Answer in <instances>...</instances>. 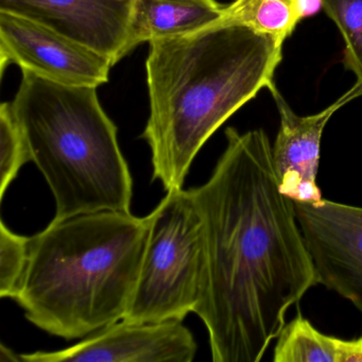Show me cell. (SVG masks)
<instances>
[{
	"label": "cell",
	"mask_w": 362,
	"mask_h": 362,
	"mask_svg": "<svg viewBox=\"0 0 362 362\" xmlns=\"http://www.w3.org/2000/svg\"><path fill=\"white\" fill-rule=\"evenodd\" d=\"M206 183L189 192L204 224L206 276L197 315L214 362H258L317 271L294 202L279 189L262 129H226Z\"/></svg>",
	"instance_id": "obj_1"
},
{
	"label": "cell",
	"mask_w": 362,
	"mask_h": 362,
	"mask_svg": "<svg viewBox=\"0 0 362 362\" xmlns=\"http://www.w3.org/2000/svg\"><path fill=\"white\" fill-rule=\"evenodd\" d=\"M146 69L150 114L143 139L152 179L182 189L209 137L273 82L281 46L238 25H213L150 42Z\"/></svg>",
	"instance_id": "obj_2"
},
{
	"label": "cell",
	"mask_w": 362,
	"mask_h": 362,
	"mask_svg": "<svg viewBox=\"0 0 362 362\" xmlns=\"http://www.w3.org/2000/svg\"><path fill=\"white\" fill-rule=\"evenodd\" d=\"M149 226L131 211L52 220L30 237L28 268L14 300L40 329L86 338L124 319L132 300Z\"/></svg>",
	"instance_id": "obj_3"
},
{
	"label": "cell",
	"mask_w": 362,
	"mask_h": 362,
	"mask_svg": "<svg viewBox=\"0 0 362 362\" xmlns=\"http://www.w3.org/2000/svg\"><path fill=\"white\" fill-rule=\"evenodd\" d=\"M12 109L54 201V220L130 211L133 179L117 127L90 86H67L22 71Z\"/></svg>",
	"instance_id": "obj_4"
},
{
	"label": "cell",
	"mask_w": 362,
	"mask_h": 362,
	"mask_svg": "<svg viewBox=\"0 0 362 362\" xmlns=\"http://www.w3.org/2000/svg\"><path fill=\"white\" fill-rule=\"evenodd\" d=\"M149 234L130 323L182 321L196 313L206 276L204 224L189 189L167 192L147 216Z\"/></svg>",
	"instance_id": "obj_5"
},
{
	"label": "cell",
	"mask_w": 362,
	"mask_h": 362,
	"mask_svg": "<svg viewBox=\"0 0 362 362\" xmlns=\"http://www.w3.org/2000/svg\"><path fill=\"white\" fill-rule=\"evenodd\" d=\"M1 69L18 64L58 83L98 88L114 66L107 57L26 16L0 10Z\"/></svg>",
	"instance_id": "obj_6"
},
{
	"label": "cell",
	"mask_w": 362,
	"mask_h": 362,
	"mask_svg": "<svg viewBox=\"0 0 362 362\" xmlns=\"http://www.w3.org/2000/svg\"><path fill=\"white\" fill-rule=\"evenodd\" d=\"M294 206L317 284L346 298L362 315V207L323 199Z\"/></svg>",
	"instance_id": "obj_7"
},
{
	"label": "cell",
	"mask_w": 362,
	"mask_h": 362,
	"mask_svg": "<svg viewBox=\"0 0 362 362\" xmlns=\"http://www.w3.org/2000/svg\"><path fill=\"white\" fill-rule=\"evenodd\" d=\"M197 349L194 334L182 321L120 320L67 349L20 357L24 362H192Z\"/></svg>",
	"instance_id": "obj_8"
},
{
	"label": "cell",
	"mask_w": 362,
	"mask_h": 362,
	"mask_svg": "<svg viewBox=\"0 0 362 362\" xmlns=\"http://www.w3.org/2000/svg\"><path fill=\"white\" fill-rule=\"evenodd\" d=\"M137 0H0L1 11L26 16L107 57L130 54Z\"/></svg>",
	"instance_id": "obj_9"
},
{
	"label": "cell",
	"mask_w": 362,
	"mask_h": 362,
	"mask_svg": "<svg viewBox=\"0 0 362 362\" xmlns=\"http://www.w3.org/2000/svg\"><path fill=\"white\" fill-rule=\"evenodd\" d=\"M267 88L272 94L281 117V126L272 146L279 189L293 202H320L322 194L317 177L324 129L337 111L362 96V86L356 82L329 107L309 116L296 115L273 82Z\"/></svg>",
	"instance_id": "obj_10"
},
{
	"label": "cell",
	"mask_w": 362,
	"mask_h": 362,
	"mask_svg": "<svg viewBox=\"0 0 362 362\" xmlns=\"http://www.w3.org/2000/svg\"><path fill=\"white\" fill-rule=\"evenodd\" d=\"M224 6L216 0H137L130 49L144 42L183 37L215 25Z\"/></svg>",
	"instance_id": "obj_11"
},
{
	"label": "cell",
	"mask_w": 362,
	"mask_h": 362,
	"mask_svg": "<svg viewBox=\"0 0 362 362\" xmlns=\"http://www.w3.org/2000/svg\"><path fill=\"white\" fill-rule=\"evenodd\" d=\"M273 361L362 362V337L344 340L328 336L298 313L279 334Z\"/></svg>",
	"instance_id": "obj_12"
},
{
	"label": "cell",
	"mask_w": 362,
	"mask_h": 362,
	"mask_svg": "<svg viewBox=\"0 0 362 362\" xmlns=\"http://www.w3.org/2000/svg\"><path fill=\"white\" fill-rule=\"evenodd\" d=\"M322 7V0H235L215 25H238L284 44L296 25Z\"/></svg>",
	"instance_id": "obj_13"
},
{
	"label": "cell",
	"mask_w": 362,
	"mask_h": 362,
	"mask_svg": "<svg viewBox=\"0 0 362 362\" xmlns=\"http://www.w3.org/2000/svg\"><path fill=\"white\" fill-rule=\"evenodd\" d=\"M0 199L3 200L21 169L31 160L26 139L11 103H3L0 107Z\"/></svg>",
	"instance_id": "obj_14"
},
{
	"label": "cell",
	"mask_w": 362,
	"mask_h": 362,
	"mask_svg": "<svg viewBox=\"0 0 362 362\" xmlns=\"http://www.w3.org/2000/svg\"><path fill=\"white\" fill-rule=\"evenodd\" d=\"M344 40V63L362 86V0H322Z\"/></svg>",
	"instance_id": "obj_15"
},
{
	"label": "cell",
	"mask_w": 362,
	"mask_h": 362,
	"mask_svg": "<svg viewBox=\"0 0 362 362\" xmlns=\"http://www.w3.org/2000/svg\"><path fill=\"white\" fill-rule=\"evenodd\" d=\"M30 237L12 232L0 222V296L14 300L28 268Z\"/></svg>",
	"instance_id": "obj_16"
},
{
	"label": "cell",
	"mask_w": 362,
	"mask_h": 362,
	"mask_svg": "<svg viewBox=\"0 0 362 362\" xmlns=\"http://www.w3.org/2000/svg\"><path fill=\"white\" fill-rule=\"evenodd\" d=\"M0 361L18 362L21 361V357L16 355V353H13L11 349H8L5 344H0Z\"/></svg>",
	"instance_id": "obj_17"
}]
</instances>
